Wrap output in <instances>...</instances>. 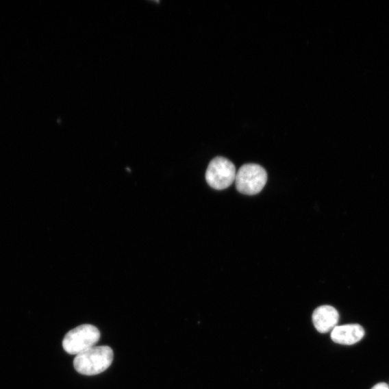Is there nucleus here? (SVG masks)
I'll use <instances>...</instances> for the list:
<instances>
[{
  "label": "nucleus",
  "instance_id": "obj_1",
  "mask_svg": "<svg viewBox=\"0 0 389 389\" xmlns=\"http://www.w3.org/2000/svg\"><path fill=\"white\" fill-rule=\"evenodd\" d=\"M114 351L108 346H96L76 355L74 367L80 374L95 376L106 371L112 364Z\"/></svg>",
  "mask_w": 389,
  "mask_h": 389
},
{
  "label": "nucleus",
  "instance_id": "obj_2",
  "mask_svg": "<svg viewBox=\"0 0 389 389\" xmlns=\"http://www.w3.org/2000/svg\"><path fill=\"white\" fill-rule=\"evenodd\" d=\"M101 338L99 329L91 325H80L69 331L63 340V349L71 355H77L95 346Z\"/></svg>",
  "mask_w": 389,
  "mask_h": 389
},
{
  "label": "nucleus",
  "instance_id": "obj_3",
  "mask_svg": "<svg viewBox=\"0 0 389 389\" xmlns=\"http://www.w3.org/2000/svg\"><path fill=\"white\" fill-rule=\"evenodd\" d=\"M268 174L265 169L257 164H247L241 166L236 175V188L244 194L254 196L266 186Z\"/></svg>",
  "mask_w": 389,
  "mask_h": 389
},
{
  "label": "nucleus",
  "instance_id": "obj_4",
  "mask_svg": "<svg viewBox=\"0 0 389 389\" xmlns=\"http://www.w3.org/2000/svg\"><path fill=\"white\" fill-rule=\"evenodd\" d=\"M237 171L228 159L217 157L208 164L205 179L212 188L221 190L228 188L234 181Z\"/></svg>",
  "mask_w": 389,
  "mask_h": 389
},
{
  "label": "nucleus",
  "instance_id": "obj_5",
  "mask_svg": "<svg viewBox=\"0 0 389 389\" xmlns=\"http://www.w3.org/2000/svg\"><path fill=\"white\" fill-rule=\"evenodd\" d=\"M338 312L331 305H325L316 309L312 315V321L316 329L323 334L334 329L338 324Z\"/></svg>",
  "mask_w": 389,
  "mask_h": 389
},
{
  "label": "nucleus",
  "instance_id": "obj_6",
  "mask_svg": "<svg viewBox=\"0 0 389 389\" xmlns=\"http://www.w3.org/2000/svg\"><path fill=\"white\" fill-rule=\"evenodd\" d=\"M364 336V329L357 324L337 326L331 333L333 342L344 345L356 344L362 340Z\"/></svg>",
  "mask_w": 389,
  "mask_h": 389
},
{
  "label": "nucleus",
  "instance_id": "obj_7",
  "mask_svg": "<svg viewBox=\"0 0 389 389\" xmlns=\"http://www.w3.org/2000/svg\"><path fill=\"white\" fill-rule=\"evenodd\" d=\"M371 389H389V386L386 383H380L375 385Z\"/></svg>",
  "mask_w": 389,
  "mask_h": 389
}]
</instances>
